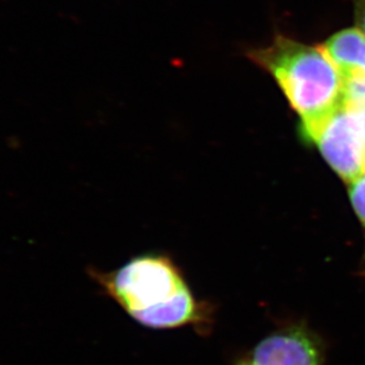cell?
<instances>
[{"label": "cell", "mask_w": 365, "mask_h": 365, "mask_svg": "<svg viewBox=\"0 0 365 365\" xmlns=\"http://www.w3.org/2000/svg\"><path fill=\"white\" fill-rule=\"evenodd\" d=\"M250 60L267 71L302 118L300 134L309 144L345 106V80L322 48L277 35L254 49Z\"/></svg>", "instance_id": "6da1fadb"}, {"label": "cell", "mask_w": 365, "mask_h": 365, "mask_svg": "<svg viewBox=\"0 0 365 365\" xmlns=\"http://www.w3.org/2000/svg\"><path fill=\"white\" fill-rule=\"evenodd\" d=\"M98 281L138 323L151 329L195 327L207 330L210 314L193 298L180 271L165 257H143Z\"/></svg>", "instance_id": "7a4b0ae2"}, {"label": "cell", "mask_w": 365, "mask_h": 365, "mask_svg": "<svg viewBox=\"0 0 365 365\" xmlns=\"http://www.w3.org/2000/svg\"><path fill=\"white\" fill-rule=\"evenodd\" d=\"M314 144L345 182H355L364 175L365 128L359 114L348 106L327 121Z\"/></svg>", "instance_id": "3957f363"}, {"label": "cell", "mask_w": 365, "mask_h": 365, "mask_svg": "<svg viewBox=\"0 0 365 365\" xmlns=\"http://www.w3.org/2000/svg\"><path fill=\"white\" fill-rule=\"evenodd\" d=\"M254 365H323L322 345L305 327H286L264 338L254 349Z\"/></svg>", "instance_id": "277c9868"}, {"label": "cell", "mask_w": 365, "mask_h": 365, "mask_svg": "<svg viewBox=\"0 0 365 365\" xmlns=\"http://www.w3.org/2000/svg\"><path fill=\"white\" fill-rule=\"evenodd\" d=\"M344 80L365 78V35L359 29H345L320 46Z\"/></svg>", "instance_id": "5b68a950"}, {"label": "cell", "mask_w": 365, "mask_h": 365, "mask_svg": "<svg viewBox=\"0 0 365 365\" xmlns=\"http://www.w3.org/2000/svg\"><path fill=\"white\" fill-rule=\"evenodd\" d=\"M350 198L355 207L356 214L365 225V173L351 182Z\"/></svg>", "instance_id": "8992f818"}, {"label": "cell", "mask_w": 365, "mask_h": 365, "mask_svg": "<svg viewBox=\"0 0 365 365\" xmlns=\"http://www.w3.org/2000/svg\"><path fill=\"white\" fill-rule=\"evenodd\" d=\"M355 6V17L359 28L365 35V0H352Z\"/></svg>", "instance_id": "52a82bcc"}, {"label": "cell", "mask_w": 365, "mask_h": 365, "mask_svg": "<svg viewBox=\"0 0 365 365\" xmlns=\"http://www.w3.org/2000/svg\"><path fill=\"white\" fill-rule=\"evenodd\" d=\"M348 107H350V106H348ZM350 108L354 109V110L359 114V119L362 121L363 126H364L365 128V108H355V107H350Z\"/></svg>", "instance_id": "ba28073f"}, {"label": "cell", "mask_w": 365, "mask_h": 365, "mask_svg": "<svg viewBox=\"0 0 365 365\" xmlns=\"http://www.w3.org/2000/svg\"><path fill=\"white\" fill-rule=\"evenodd\" d=\"M236 365H254L253 363L250 362V359L248 361H242V362L237 363Z\"/></svg>", "instance_id": "9c48e42d"}]
</instances>
